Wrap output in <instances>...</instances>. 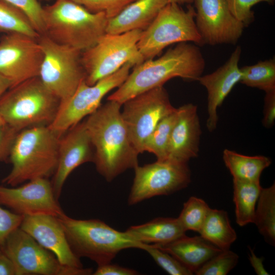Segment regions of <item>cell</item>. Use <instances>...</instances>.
I'll return each mask as SVG.
<instances>
[{
    "label": "cell",
    "instance_id": "10",
    "mask_svg": "<svg viewBox=\"0 0 275 275\" xmlns=\"http://www.w3.org/2000/svg\"><path fill=\"white\" fill-rule=\"evenodd\" d=\"M132 67L131 63H127L93 85H88L85 79L82 80L73 95L60 102L54 120L48 126L49 128L61 138L69 129L97 110L104 96L124 82Z\"/></svg>",
    "mask_w": 275,
    "mask_h": 275
},
{
    "label": "cell",
    "instance_id": "24",
    "mask_svg": "<svg viewBox=\"0 0 275 275\" xmlns=\"http://www.w3.org/2000/svg\"><path fill=\"white\" fill-rule=\"evenodd\" d=\"M223 158L233 179L244 181H260L263 171L271 163L265 156H247L229 149L224 150Z\"/></svg>",
    "mask_w": 275,
    "mask_h": 275
},
{
    "label": "cell",
    "instance_id": "13",
    "mask_svg": "<svg viewBox=\"0 0 275 275\" xmlns=\"http://www.w3.org/2000/svg\"><path fill=\"white\" fill-rule=\"evenodd\" d=\"M134 177L128 198L133 205L152 197L168 196L187 187L191 173L187 163L158 161L134 169Z\"/></svg>",
    "mask_w": 275,
    "mask_h": 275
},
{
    "label": "cell",
    "instance_id": "2",
    "mask_svg": "<svg viewBox=\"0 0 275 275\" xmlns=\"http://www.w3.org/2000/svg\"><path fill=\"white\" fill-rule=\"evenodd\" d=\"M205 62L200 49L189 42L178 43L159 58L145 60L134 66L124 82L107 100L122 105L127 100L154 88L163 86L170 79L179 77L197 80Z\"/></svg>",
    "mask_w": 275,
    "mask_h": 275
},
{
    "label": "cell",
    "instance_id": "4",
    "mask_svg": "<svg viewBox=\"0 0 275 275\" xmlns=\"http://www.w3.org/2000/svg\"><path fill=\"white\" fill-rule=\"evenodd\" d=\"M45 34L54 42L82 52L106 34L109 19L71 0H56L43 7Z\"/></svg>",
    "mask_w": 275,
    "mask_h": 275
},
{
    "label": "cell",
    "instance_id": "43",
    "mask_svg": "<svg viewBox=\"0 0 275 275\" xmlns=\"http://www.w3.org/2000/svg\"><path fill=\"white\" fill-rule=\"evenodd\" d=\"M11 86L10 81L0 74V98Z\"/></svg>",
    "mask_w": 275,
    "mask_h": 275
},
{
    "label": "cell",
    "instance_id": "1",
    "mask_svg": "<svg viewBox=\"0 0 275 275\" xmlns=\"http://www.w3.org/2000/svg\"><path fill=\"white\" fill-rule=\"evenodd\" d=\"M85 121L94 147L93 162L108 182L138 165L139 153L132 145L122 117L120 103L107 100Z\"/></svg>",
    "mask_w": 275,
    "mask_h": 275
},
{
    "label": "cell",
    "instance_id": "41",
    "mask_svg": "<svg viewBox=\"0 0 275 275\" xmlns=\"http://www.w3.org/2000/svg\"><path fill=\"white\" fill-rule=\"evenodd\" d=\"M0 275H16L12 262L2 251L0 252Z\"/></svg>",
    "mask_w": 275,
    "mask_h": 275
},
{
    "label": "cell",
    "instance_id": "35",
    "mask_svg": "<svg viewBox=\"0 0 275 275\" xmlns=\"http://www.w3.org/2000/svg\"><path fill=\"white\" fill-rule=\"evenodd\" d=\"M92 13H105L109 19L135 0H71Z\"/></svg>",
    "mask_w": 275,
    "mask_h": 275
},
{
    "label": "cell",
    "instance_id": "23",
    "mask_svg": "<svg viewBox=\"0 0 275 275\" xmlns=\"http://www.w3.org/2000/svg\"><path fill=\"white\" fill-rule=\"evenodd\" d=\"M125 231L135 240L149 244L172 242L185 235L186 232L177 218L163 217L130 226Z\"/></svg>",
    "mask_w": 275,
    "mask_h": 275
},
{
    "label": "cell",
    "instance_id": "5",
    "mask_svg": "<svg viewBox=\"0 0 275 275\" xmlns=\"http://www.w3.org/2000/svg\"><path fill=\"white\" fill-rule=\"evenodd\" d=\"M57 217L74 254L79 258L91 259L98 266L111 263L123 250L141 249L143 244L126 231H119L99 219H77L65 213Z\"/></svg>",
    "mask_w": 275,
    "mask_h": 275
},
{
    "label": "cell",
    "instance_id": "14",
    "mask_svg": "<svg viewBox=\"0 0 275 275\" xmlns=\"http://www.w3.org/2000/svg\"><path fill=\"white\" fill-rule=\"evenodd\" d=\"M43 58L38 39L13 33L0 40V74L10 81L11 87L39 76Z\"/></svg>",
    "mask_w": 275,
    "mask_h": 275
},
{
    "label": "cell",
    "instance_id": "9",
    "mask_svg": "<svg viewBox=\"0 0 275 275\" xmlns=\"http://www.w3.org/2000/svg\"><path fill=\"white\" fill-rule=\"evenodd\" d=\"M38 41L43 52L39 77L60 102L64 101L85 79L81 52L58 43L45 35H41Z\"/></svg>",
    "mask_w": 275,
    "mask_h": 275
},
{
    "label": "cell",
    "instance_id": "33",
    "mask_svg": "<svg viewBox=\"0 0 275 275\" xmlns=\"http://www.w3.org/2000/svg\"><path fill=\"white\" fill-rule=\"evenodd\" d=\"M141 250L146 251L155 262L171 275H191L194 273L169 253L153 244H143Z\"/></svg>",
    "mask_w": 275,
    "mask_h": 275
},
{
    "label": "cell",
    "instance_id": "25",
    "mask_svg": "<svg viewBox=\"0 0 275 275\" xmlns=\"http://www.w3.org/2000/svg\"><path fill=\"white\" fill-rule=\"evenodd\" d=\"M199 233L205 239L222 250H229L237 238L227 212L216 209L210 208Z\"/></svg>",
    "mask_w": 275,
    "mask_h": 275
},
{
    "label": "cell",
    "instance_id": "34",
    "mask_svg": "<svg viewBox=\"0 0 275 275\" xmlns=\"http://www.w3.org/2000/svg\"><path fill=\"white\" fill-rule=\"evenodd\" d=\"M22 11L28 18L36 31L45 34L43 7L38 0H4Z\"/></svg>",
    "mask_w": 275,
    "mask_h": 275
},
{
    "label": "cell",
    "instance_id": "26",
    "mask_svg": "<svg viewBox=\"0 0 275 275\" xmlns=\"http://www.w3.org/2000/svg\"><path fill=\"white\" fill-rule=\"evenodd\" d=\"M236 222L239 226L253 223L256 204L262 187L260 181L233 179Z\"/></svg>",
    "mask_w": 275,
    "mask_h": 275
},
{
    "label": "cell",
    "instance_id": "30",
    "mask_svg": "<svg viewBox=\"0 0 275 275\" xmlns=\"http://www.w3.org/2000/svg\"><path fill=\"white\" fill-rule=\"evenodd\" d=\"M0 33L21 34L36 39L40 36L22 11L4 0H0Z\"/></svg>",
    "mask_w": 275,
    "mask_h": 275
},
{
    "label": "cell",
    "instance_id": "44",
    "mask_svg": "<svg viewBox=\"0 0 275 275\" xmlns=\"http://www.w3.org/2000/svg\"><path fill=\"white\" fill-rule=\"evenodd\" d=\"M195 0H170V3H176L178 5L183 4H190L194 2Z\"/></svg>",
    "mask_w": 275,
    "mask_h": 275
},
{
    "label": "cell",
    "instance_id": "15",
    "mask_svg": "<svg viewBox=\"0 0 275 275\" xmlns=\"http://www.w3.org/2000/svg\"><path fill=\"white\" fill-rule=\"evenodd\" d=\"M0 204L23 216L65 213L56 199L48 178L30 180L20 186L0 185Z\"/></svg>",
    "mask_w": 275,
    "mask_h": 275
},
{
    "label": "cell",
    "instance_id": "32",
    "mask_svg": "<svg viewBox=\"0 0 275 275\" xmlns=\"http://www.w3.org/2000/svg\"><path fill=\"white\" fill-rule=\"evenodd\" d=\"M239 256L229 250H222L205 262L195 273L197 275H226L237 264Z\"/></svg>",
    "mask_w": 275,
    "mask_h": 275
},
{
    "label": "cell",
    "instance_id": "36",
    "mask_svg": "<svg viewBox=\"0 0 275 275\" xmlns=\"http://www.w3.org/2000/svg\"><path fill=\"white\" fill-rule=\"evenodd\" d=\"M233 16L241 21L244 26H248L254 19L252 11L253 6L260 2L273 4L274 0H225Z\"/></svg>",
    "mask_w": 275,
    "mask_h": 275
},
{
    "label": "cell",
    "instance_id": "40",
    "mask_svg": "<svg viewBox=\"0 0 275 275\" xmlns=\"http://www.w3.org/2000/svg\"><path fill=\"white\" fill-rule=\"evenodd\" d=\"M94 275H135L137 271L111 263L99 265L96 270L93 272Z\"/></svg>",
    "mask_w": 275,
    "mask_h": 275
},
{
    "label": "cell",
    "instance_id": "21",
    "mask_svg": "<svg viewBox=\"0 0 275 275\" xmlns=\"http://www.w3.org/2000/svg\"><path fill=\"white\" fill-rule=\"evenodd\" d=\"M170 0H135L108 20L106 33L120 34L134 30L144 31Z\"/></svg>",
    "mask_w": 275,
    "mask_h": 275
},
{
    "label": "cell",
    "instance_id": "11",
    "mask_svg": "<svg viewBox=\"0 0 275 275\" xmlns=\"http://www.w3.org/2000/svg\"><path fill=\"white\" fill-rule=\"evenodd\" d=\"M14 265L16 275H87L91 268H73L62 265L56 257L19 228L0 246Z\"/></svg>",
    "mask_w": 275,
    "mask_h": 275
},
{
    "label": "cell",
    "instance_id": "38",
    "mask_svg": "<svg viewBox=\"0 0 275 275\" xmlns=\"http://www.w3.org/2000/svg\"><path fill=\"white\" fill-rule=\"evenodd\" d=\"M18 132L6 124L0 127V161L9 157L12 146Z\"/></svg>",
    "mask_w": 275,
    "mask_h": 275
},
{
    "label": "cell",
    "instance_id": "46",
    "mask_svg": "<svg viewBox=\"0 0 275 275\" xmlns=\"http://www.w3.org/2000/svg\"><path fill=\"white\" fill-rule=\"evenodd\" d=\"M38 1H45V2H50L52 0H38Z\"/></svg>",
    "mask_w": 275,
    "mask_h": 275
},
{
    "label": "cell",
    "instance_id": "20",
    "mask_svg": "<svg viewBox=\"0 0 275 275\" xmlns=\"http://www.w3.org/2000/svg\"><path fill=\"white\" fill-rule=\"evenodd\" d=\"M241 52L240 46H237L225 64L210 74L201 75L197 80L207 91L206 126L210 132L216 128L217 108L222 105L234 86L240 81L241 72L238 62Z\"/></svg>",
    "mask_w": 275,
    "mask_h": 275
},
{
    "label": "cell",
    "instance_id": "19",
    "mask_svg": "<svg viewBox=\"0 0 275 275\" xmlns=\"http://www.w3.org/2000/svg\"><path fill=\"white\" fill-rule=\"evenodd\" d=\"M177 109L178 117L171 132L167 160L187 163L197 157L199 151L202 131L197 106L188 103Z\"/></svg>",
    "mask_w": 275,
    "mask_h": 275
},
{
    "label": "cell",
    "instance_id": "17",
    "mask_svg": "<svg viewBox=\"0 0 275 275\" xmlns=\"http://www.w3.org/2000/svg\"><path fill=\"white\" fill-rule=\"evenodd\" d=\"M94 147L85 121L69 129L60 138L58 165L51 182L58 200L70 173L81 164L93 162Z\"/></svg>",
    "mask_w": 275,
    "mask_h": 275
},
{
    "label": "cell",
    "instance_id": "12",
    "mask_svg": "<svg viewBox=\"0 0 275 275\" xmlns=\"http://www.w3.org/2000/svg\"><path fill=\"white\" fill-rule=\"evenodd\" d=\"M122 105V119L130 140L139 154L144 152V144L158 123L176 109L163 86L141 93Z\"/></svg>",
    "mask_w": 275,
    "mask_h": 275
},
{
    "label": "cell",
    "instance_id": "42",
    "mask_svg": "<svg viewBox=\"0 0 275 275\" xmlns=\"http://www.w3.org/2000/svg\"><path fill=\"white\" fill-rule=\"evenodd\" d=\"M249 250L251 253L249 256V260L256 273L258 275L269 274L263 266L264 258L256 256L254 251L251 248H249Z\"/></svg>",
    "mask_w": 275,
    "mask_h": 275
},
{
    "label": "cell",
    "instance_id": "22",
    "mask_svg": "<svg viewBox=\"0 0 275 275\" xmlns=\"http://www.w3.org/2000/svg\"><path fill=\"white\" fill-rule=\"evenodd\" d=\"M153 245L172 255L193 273L222 251L200 235L185 234L172 242Z\"/></svg>",
    "mask_w": 275,
    "mask_h": 275
},
{
    "label": "cell",
    "instance_id": "18",
    "mask_svg": "<svg viewBox=\"0 0 275 275\" xmlns=\"http://www.w3.org/2000/svg\"><path fill=\"white\" fill-rule=\"evenodd\" d=\"M20 228L51 252L62 265L83 268L80 258L72 252L57 217L49 214L23 216Z\"/></svg>",
    "mask_w": 275,
    "mask_h": 275
},
{
    "label": "cell",
    "instance_id": "29",
    "mask_svg": "<svg viewBox=\"0 0 275 275\" xmlns=\"http://www.w3.org/2000/svg\"><path fill=\"white\" fill-rule=\"evenodd\" d=\"M178 117L176 108L163 118L145 141L143 151L154 154L158 161L166 160L168 149L173 128Z\"/></svg>",
    "mask_w": 275,
    "mask_h": 275
},
{
    "label": "cell",
    "instance_id": "3",
    "mask_svg": "<svg viewBox=\"0 0 275 275\" xmlns=\"http://www.w3.org/2000/svg\"><path fill=\"white\" fill-rule=\"evenodd\" d=\"M59 140L48 126H33L19 131L9 156L12 169L3 183L16 186L53 175L58 165Z\"/></svg>",
    "mask_w": 275,
    "mask_h": 275
},
{
    "label": "cell",
    "instance_id": "37",
    "mask_svg": "<svg viewBox=\"0 0 275 275\" xmlns=\"http://www.w3.org/2000/svg\"><path fill=\"white\" fill-rule=\"evenodd\" d=\"M23 218V215L0 206V246L12 232L20 227Z\"/></svg>",
    "mask_w": 275,
    "mask_h": 275
},
{
    "label": "cell",
    "instance_id": "39",
    "mask_svg": "<svg viewBox=\"0 0 275 275\" xmlns=\"http://www.w3.org/2000/svg\"><path fill=\"white\" fill-rule=\"evenodd\" d=\"M275 120V90L266 93L262 123L266 128L273 126Z\"/></svg>",
    "mask_w": 275,
    "mask_h": 275
},
{
    "label": "cell",
    "instance_id": "27",
    "mask_svg": "<svg viewBox=\"0 0 275 275\" xmlns=\"http://www.w3.org/2000/svg\"><path fill=\"white\" fill-rule=\"evenodd\" d=\"M253 223L269 244H275V184L262 188L257 201Z\"/></svg>",
    "mask_w": 275,
    "mask_h": 275
},
{
    "label": "cell",
    "instance_id": "8",
    "mask_svg": "<svg viewBox=\"0 0 275 275\" xmlns=\"http://www.w3.org/2000/svg\"><path fill=\"white\" fill-rule=\"evenodd\" d=\"M142 32L134 30L120 34L106 33L95 45L81 52L86 82L93 85L127 63L134 67L143 62L137 46Z\"/></svg>",
    "mask_w": 275,
    "mask_h": 275
},
{
    "label": "cell",
    "instance_id": "31",
    "mask_svg": "<svg viewBox=\"0 0 275 275\" xmlns=\"http://www.w3.org/2000/svg\"><path fill=\"white\" fill-rule=\"evenodd\" d=\"M210 208L205 201L192 196L184 203L177 218L185 231L199 232Z\"/></svg>",
    "mask_w": 275,
    "mask_h": 275
},
{
    "label": "cell",
    "instance_id": "16",
    "mask_svg": "<svg viewBox=\"0 0 275 275\" xmlns=\"http://www.w3.org/2000/svg\"><path fill=\"white\" fill-rule=\"evenodd\" d=\"M195 23L203 43L235 44L244 24L231 12L225 0H195Z\"/></svg>",
    "mask_w": 275,
    "mask_h": 275
},
{
    "label": "cell",
    "instance_id": "6",
    "mask_svg": "<svg viewBox=\"0 0 275 275\" xmlns=\"http://www.w3.org/2000/svg\"><path fill=\"white\" fill-rule=\"evenodd\" d=\"M60 101L39 76L10 88L0 98V116L17 131L37 126H48L54 120Z\"/></svg>",
    "mask_w": 275,
    "mask_h": 275
},
{
    "label": "cell",
    "instance_id": "28",
    "mask_svg": "<svg viewBox=\"0 0 275 275\" xmlns=\"http://www.w3.org/2000/svg\"><path fill=\"white\" fill-rule=\"evenodd\" d=\"M241 83L263 90L265 93L275 90V60L260 61L240 68Z\"/></svg>",
    "mask_w": 275,
    "mask_h": 275
},
{
    "label": "cell",
    "instance_id": "7",
    "mask_svg": "<svg viewBox=\"0 0 275 275\" xmlns=\"http://www.w3.org/2000/svg\"><path fill=\"white\" fill-rule=\"evenodd\" d=\"M196 9L188 5L186 10L170 3L143 31L137 46L145 60L152 59L168 46L180 42L203 45L196 23Z\"/></svg>",
    "mask_w": 275,
    "mask_h": 275
},
{
    "label": "cell",
    "instance_id": "45",
    "mask_svg": "<svg viewBox=\"0 0 275 275\" xmlns=\"http://www.w3.org/2000/svg\"><path fill=\"white\" fill-rule=\"evenodd\" d=\"M5 124L4 120H3L2 118L0 116V127Z\"/></svg>",
    "mask_w": 275,
    "mask_h": 275
}]
</instances>
